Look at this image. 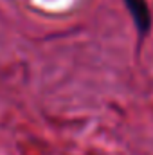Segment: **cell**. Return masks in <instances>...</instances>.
Segmentation results:
<instances>
[{"mask_svg": "<svg viewBox=\"0 0 153 155\" xmlns=\"http://www.w3.org/2000/svg\"><path fill=\"white\" fill-rule=\"evenodd\" d=\"M124 4L133 18V24H135L139 35L146 36L151 29V13L148 7V2L146 0H124Z\"/></svg>", "mask_w": 153, "mask_h": 155, "instance_id": "6da1fadb", "label": "cell"}]
</instances>
